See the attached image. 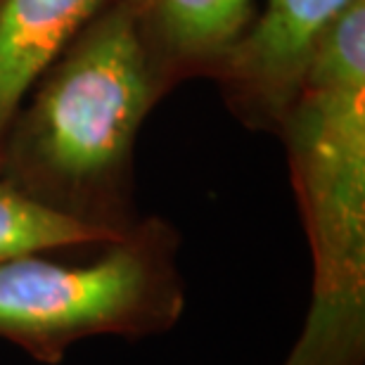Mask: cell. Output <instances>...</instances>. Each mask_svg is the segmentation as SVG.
<instances>
[{
	"label": "cell",
	"mask_w": 365,
	"mask_h": 365,
	"mask_svg": "<svg viewBox=\"0 0 365 365\" xmlns=\"http://www.w3.org/2000/svg\"><path fill=\"white\" fill-rule=\"evenodd\" d=\"M143 5L157 38L182 60L232 50L254 12V0H143Z\"/></svg>",
	"instance_id": "cell-5"
},
{
	"label": "cell",
	"mask_w": 365,
	"mask_h": 365,
	"mask_svg": "<svg viewBox=\"0 0 365 365\" xmlns=\"http://www.w3.org/2000/svg\"><path fill=\"white\" fill-rule=\"evenodd\" d=\"M155 98L135 12L114 7L86 29L43 81L0 150V178L21 192L123 235V180Z\"/></svg>",
	"instance_id": "cell-1"
},
{
	"label": "cell",
	"mask_w": 365,
	"mask_h": 365,
	"mask_svg": "<svg viewBox=\"0 0 365 365\" xmlns=\"http://www.w3.org/2000/svg\"><path fill=\"white\" fill-rule=\"evenodd\" d=\"M86 264L26 254L0 264V339L60 365L91 337H152L185 311L176 242L164 225L130 228Z\"/></svg>",
	"instance_id": "cell-2"
},
{
	"label": "cell",
	"mask_w": 365,
	"mask_h": 365,
	"mask_svg": "<svg viewBox=\"0 0 365 365\" xmlns=\"http://www.w3.org/2000/svg\"><path fill=\"white\" fill-rule=\"evenodd\" d=\"M105 0H0V150L31 86Z\"/></svg>",
	"instance_id": "cell-4"
},
{
	"label": "cell",
	"mask_w": 365,
	"mask_h": 365,
	"mask_svg": "<svg viewBox=\"0 0 365 365\" xmlns=\"http://www.w3.org/2000/svg\"><path fill=\"white\" fill-rule=\"evenodd\" d=\"M119 237L112 230L62 214L0 178V264L26 254L107 245Z\"/></svg>",
	"instance_id": "cell-6"
},
{
	"label": "cell",
	"mask_w": 365,
	"mask_h": 365,
	"mask_svg": "<svg viewBox=\"0 0 365 365\" xmlns=\"http://www.w3.org/2000/svg\"><path fill=\"white\" fill-rule=\"evenodd\" d=\"M356 0H266L232 53L237 83L261 119H284L313 50Z\"/></svg>",
	"instance_id": "cell-3"
}]
</instances>
